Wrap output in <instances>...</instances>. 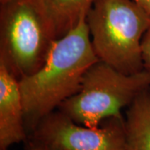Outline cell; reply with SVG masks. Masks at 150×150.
<instances>
[{"label":"cell","instance_id":"3957f363","mask_svg":"<svg viewBox=\"0 0 150 150\" xmlns=\"http://www.w3.org/2000/svg\"><path fill=\"white\" fill-rule=\"evenodd\" d=\"M150 88V73L126 74L98 60L88 69L79 91L58 108L74 122L91 129L122 114L142 92Z\"/></svg>","mask_w":150,"mask_h":150},{"label":"cell","instance_id":"30bf717a","mask_svg":"<svg viewBox=\"0 0 150 150\" xmlns=\"http://www.w3.org/2000/svg\"><path fill=\"white\" fill-rule=\"evenodd\" d=\"M26 150H56L30 139L26 140Z\"/></svg>","mask_w":150,"mask_h":150},{"label":"cell","instance_id":"277c9868","mask_svg":"<svg viewBox=\"0 0 150 150\" xmlns=\"http://www.w3.org/2000/svg\"><path fill=\"white\" fill-rule=\"evenodd\" d=\"M56 39L37 0H12L1 5L0 62L18 80L44 64Z\"/></svg>","mask_w":150,"mask_h":150},{"label":"cell","instance_id":"9c48e42d","mask_svg":"<svg viewBox=\"0 0 150 150\" xmlns=\"http://www.w3.org/2000/svg\"><path fill=\"white\" fill-rule=\"evenodd\" d=\"M142 59L144 69L150 73V28L142 40Z\"/></svg>","mask_w":150,"mask_h":150},{"label":"cell","instance_id":"52a82bcc","mask_svg":"<svg viewBox=\"0 0 150 150\" xmlns=\"http://www.w3.org/2000/svg\"><path fill=\"white\" fill-rule=\"evenodd\" d=\"M58 38L78 26L95 0H37Z\"/></svg>","mask_w":150,"mask_h":150},{"label":"cell","instance_id":"6da1fadb","mask_svg":"<svg viewBox=\"0 0 150 150\" xmlns=\"http://www.w3.org/2000/svg\"><path fill=\"white\" fill-rule=\"evenodd\" d=\"M98 60L86 18L55 40L44 64L18 80L28 136L40 120L79 91L86 72Z\"/></svg>","mask_w":150,"mask_h":150},{"label":"cell","instance_id":"7c38bea8","mask_svg":"<svg viewBox=\"0 0 150 150\" xmlns=\"http://www.w3.org/2000/svg\"><path fill=\"white\" fill-rule=\"evenodd\" d=\"M10 1H12V0H0V3H1V5H4V4H5Z\"/></svg>","mask_w":150,"mask_h":150},{"label":"cell","instance_id":"5b68a950","mask_svg":"<svg viewBox=\"0 0 150 150\" xmlns=\"http://www.w3.org/2000/svg\"><path fill=\"white\" fill-rule=\"evenodd\" d=\"M27 139L56 150H125V118L114 116L91 129L57 109L40 120Z\"/></svg>","mask_w":150,"mask_h":150},{"label":"cell","instance_id":"ba28073f","mask_svg":"<svg viewBox=\"0 0 150 150\" xmlns=\"http://www.w3.org/2000/svg\"><path fill=\"white\" fill-rule=\"evenodd\" d=\"M125 139V150H150V88L128 107Z\"/></svg>","mask_w":150,"mask_h":150},{"label":"cell","instance_id":"7a4b0ae2","mask_svg":"<svg viewBox=\"0 0 150 150\" xmlns=\"http://www.w3.org/2000/svg\"><path fill=\"white\" fill-rule=\"evenodd\" d=\"M86 21L100 61L126 74L144 69L142 40L150 28V13L133 0H95Z\"/></svg>","mask_w":150,"mask_h":150},{"label":"cell","instance_id":"8992f818","mask_svg":"<svg viewBox=\"0 0 150 150\" xmlns=\"http://www.w3.org/2000/svg\"><path fill=\"white\" fill-rule=\"evenodd\" d=\"M27 139L18 79L0 62V148L8 149Z\"/></svg>","mask_w":150,"mask_h":150},{"label":"cell","instance_id":"4fadbf2b","mask_svg":"<svg viewBox=\"0 0 150 150\" xmlns=\"http://www.w3.org/2000/svg\"><path fill=\"white\" fill-rule=\"evenodd\" d=\"M0 150H8V148H0Z\"/></svg>","mask_w":150,"mask_h":150},{"label":"cell","instance_id":"8fae6325","mask_svg":"<svg viewBox=\"0 0 150 150\" xmlns=\"http://www.w3.org/2000/svg\"><path fill=\"white\" fill-rule=\"evenodd\" d=\"M144 10L150 13V0H133Z\"/></svg>","mask_w":150,"mask_h":150}]
</instances>
